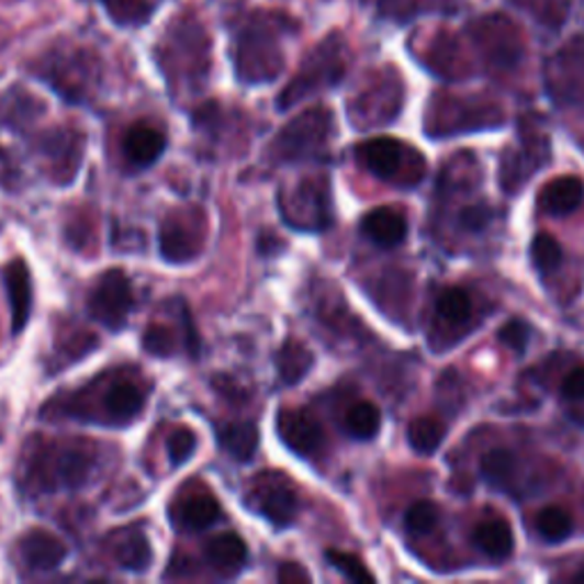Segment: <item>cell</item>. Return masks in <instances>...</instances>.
Masks as SVG:
<instances>
[{
    "mask_svg": "<svg viewBox=\"0 0 584 584\" xmlns=\"http://www.w3.org/2000/svg\"><path fill=\"white\" fill-rule=\"evenodd\" d=\"M292 27L281 14H251L233 40V67L245 85L274 82L283 67V33Z\"/></svg>",
    "mask_w": 584,
    "mask_h": 584,
    "instance_id": "cell-1",
    "label": "cell"
},
{
    "mask_svg": "<svg viewBox=\"0 0 584 584\" xmlns=\"http://www.w3.org/2000/svg\"><path fill=\"white\" fill-rule=\"evenodd\" d=\"M156 57L171 87L199 90L211 71V40L206 27L192 12L181 14L167 25Z\"/></svg>",
    "mask_w": 584,
    "mask_h": 584,
    "instance_id": "cell-2",
    "label": "cell"
},
{
    "mask_svg": "<svg viewBox=\"0 0 584 584\" xmlns=\"http://www.w3.org/2000/svg\"><path fill=\"white\" fill-rule=\"evenodd\" d=\"M99 448L85 438H57L48 441L27 463V484L35 491H76L94 478Z\"/></svg>",
    "mask_w": 584,
    "mask_h": 584,
    "instance_id": "cell-3",
    "label": "cell"
},
{
    "mask_svg": "<svg viewBox=\"0 0 584 584\" xmlns=\"http://www.w3.org/2000/svg\"><path fill=\"white\" fill-rule=\"evenodd\" d=\"M347 69V48L340 35H329L323 44H317L302 63L295 74L277 99L279 110H290L300 101L334 87Z\"/></svg>",
    "mask_w": 584,
    "mask_h": 584,
    "instance_id": "cell-4",
    "label": "cell"
},
{
    "mask_svg": "<svg viewBox=\"0 0 584 584\" xmlns=\"http://www.w3.org/2000/svg\"><path fill=\"white\" fill-rule=\"evenodd\" d=\"M334 135V114L327 108H311L290 120L270 144V160L292 165L317 158Z\"/></svg>",
    "mask_w": 584,
    "mask_h": 584,
    "instance_id": "cell-5",
    "label": "cell"
},
{
    "mask_svg": "<svg viewBox=\"0 0 584 584\" xmlns=\"http://www.w3.org/2000/svg\"><path fill=\"white\" fill-rule=\"evenodd\" d=\"M279 213L295 231H325L334 222L332 188L327 177H304L295 188L279 192Z\"/></svg>",
    "mask_w": 584,
    "mask_h": 584,
    "instance_id": "cell-6",
    "label": "cell"
},
{
    "mask_svg": "<svg viewBox=\"0 0 584 584\" xmlns=\"http://www.w3.org/2000/svg\"><path fill=\"white\" fill-rule=\"evenodd\" d=\"M245 505L281 530L295 523L300 514L297 488L279 471L258 473L245 491Z\"/></svg>",
    "mask_w": 584,
    "mask_h": 584,
    "instance_id": "cell-7",
    "label": "cell"
},
{
    "mask_svg": "<svg viewBox=\"0 0 584 584\" xmlns=\"http://www.w3.org/2000/svg\"><path fill=\"white\" fill-rule=\"evenodd\" d=\"M206 243V217L199 209L169 213L158 233L160 256L171 266H186L199 258Z\"/></svg>",
    "mask_w": 584,
    "mask_h": 584,
    "instance_id": "cell-8",
    "label": "cell"
},
{
    "mask_svg": "<svg viewBox=\"0 0 584 584\" xmlns=\"http://www.w3.org/2000/svg\"><path fill=\"white\" fill-rule=\"evenodd\" d=\"M133 304V285L122 270H108L101 274L90 292V300H87L90 315L110 332H122L126 327Z\"/></svg>",
    "mask_w": 584,
    "mask_h": 584,
    "instance_id": "cell-9",
    "label": "cell"
},
{
    "mask_svg": "<svg viewBox=\"0 0 584 584\" xmlns=\"http://www.w3.org/2000/svg\"><path fill=\"white\" fill-rule=\"evenodd\" d=\"M97 60L87 50H60L48 55L42 76L69 101H82L97 80Z\"/></svg>",
    "mask_w": 584,
    "mask_h": 584,
    "instance_id": "cell-10",
    "label": "cell"
},
{
    "mask_svg": "<svg viewBox=\"0 0 584 584\" xmlns=\"http://www.w3.org/2000/svg\"><path fill=\"white\" fill-rule=\"evenodd\" d=\"M277 431L285 448L300 457H313L325 446V429L306 408H281Z\"/></svg>",
    "mask_w": 584,
    "mask_h": 584,
    "instance_id": "cell-11",
    "label": "cell"
},
{
    "mask_svg": "<svg viewBox=\"0 0 584 584\" xmlns=\"http://www.w3.org/2000/svg\"><path fill=\"white\" fill-rule=\"evenodd\" d=\"M142 342H144V349L154 357H160V359H167V357H173L179 352V347L183 345L188 349L190 357H199V334H196V327H194V319L190 315V308L181 302V323L179 325H162V323H156V325H149L142 336Z\"/></svg>",
    "mask_w": 584,
    "mask_h": 584,
    "instance_id": "cell-12",
    "label": "cell"
},
{
    "mask_svg": "<svg viewBox=\"0 0 584 584\" xmlns=\"http://www.w3.org/2000/svg\"><path fill=\"white\" fill-rule=\"evenodd\" d=\"M169 516L181 532H203L222 518V507L211 491L192 488L179 495L169 509Z\"/></svg>",
    "mask_w": 584,
    "mask_h": 584,
    "instance_id": "cell-13",
    "label": "cell"
},
{
    "mask_svg": "<svg viewBox=\"0 0 584 584\" xmlns=\"http://www.w3.org/2000/svg\"><path fill=\"white\" fill-rule=\"evenodd\" d=\"M67 546L48 530H31L25 532L16 543L19 562L31 573H48L55 571L67 560Z\"/></svg>",
    "mask_w": 584,
    "mask_h": 584,
    "instance_id": "cell-14",
    "label": "cell"
},
{
    "mask_svg": "<svg viewBox=\"0 0 584 584\" xmlns=\"http://www.w3.org/2000/svg\"><path fill=\"white\" fill-rule=\"evenodd\" d=\"M146 402V391L131 382V379H114L105 389L103 397H99L101 412H103V423L110 425H128L133 423L144 408Z\"/></svg>",
    "mask_w": 584,
    "mask_h": 584,
    "instance_id": "cell-15",
    "label": "cell"
},
{
    "mask_svg": "<svg viewBox=\"0 0 584 584\" xmlns=\"http://www.w3.org/2000/svg\"><path fill=\"white\" fill-rule=\"evenodd\" d=\"M3 283L12 311V332L21 334L33 315V279L21 258L12 260L3 270Z\"/></svg>",
    "mask_w": 584,
    "mask_h": 584,
    "instance_id": "cell-16",
    "label": "cell"
},
{
    "mask_svg": "<svg viewBox=\"0 0 584 584\" xmlns=\"http://www.w3.org/2000/svg\"><path fill=\"white\" fill-rule=\"evenodd\" d=\"M165 149H167V135L149 122L133 124L126 131L124 142H122L124 158L128 160V165L137 169H146V167L156 165L160 156L165 154Z\"/></svg>",
    "mask_w": 584,
    "mask_h": 584,
    "instance_id": "cell-17",
    "label": "cell"
},
{
    "mask_svg": "<svg viewBox=\"0 0 584 584\" xmlns=\"http://www.w3.org/2000/svg\"><path fill=\"white\" fill-rule=\"evenodd\" d=\"M359 160L382 181L397 179V173L404 162V144L395 137H374L359 146Z\"/></svg>",
    "mask_w": 584,
    "mask_h": 584,
    "instance_id": "cell-18",
    "label": "cell"
},
{
    "mask_svg": "<svg viewBox=\"0 0 584 584\" xmlns=\"http://www.w3.org/2000/svg\"><path fill=\"white\" fill-rule=\"evenodd\" d=\"M110 552L120 569L131 573H146L154 562V550L142 530L126 528L110 537Z\"/></svg>",
    "mask_w": 584,
    "mask_h": 584,
    "instance_id": "cell-19",
    "label": "cell"
},
{
    "mask_svg": "<svg viewBox=\"0 0 584 584\" xmlns=\"http://www.w3.org/2000/svg\"><path fill=\"white\" fill-rule=\"evenodd\" d=\"M361 233L377 247L393 249L404 243L408 224L404 215L393 209H374L361 220Z\"/></svg>",
    "mask_w": 584,
    "mask_h": 584,
    "instance_id": "cell-20",
    "label": "cell"
},
{
    "mask_svg": "<svg viewBox=\"0 0 584 584\" xmlns=\"http://www.w3.org/2000/svg\"><path fill=\"white\" fill-rule=\"evenodd\" d=\"M206 560L222 577L238 575L247 564V543L233 532L217 535L206 543Z\"/></svg>",
    "mask_w": 584,
    "mask_h": 584,
    "instance_id": "cell-21",
    "label": "cell"
},
{
    "mask_svg": "<svg viewBox=\"0 0 584 584\" xmlns=\"http://www.w3.org/2000/svg\"><path fill=\"white\" fill-rule=\"evenodd\" d=\"M473 541L475 546L486 554V558L503 562L514 552V532L512 525L501 518V516H491L484 518L482 523L475 525L473 530Z\"/></svg>",
    "mask_w": 584,
    "mask_h": 584,
    "instance_id": "cell-22",
    "label": "cell"
},
{
    "mask_svg": "<svg viewBox=\"0 0 584 584\" xmlns=\"http://www.w3.org/2000/svg\"><path fill=\"white\" fill-rule=\"evenodd\" d=\"M584 201V183L577 177L552 179L541 192V209L548 215L564 217L575 213Z\"/></svg>",
    "mask_w": 584,
    "mask_h": 584,
    "instance_id": "cell-23",
    "label": "cell"
},
{
    "mask_svg": "<svg viewBox=\"0 0 584 584\" xmlns=\"http://www.w3.org/2000/svg\"><path fill=\"white\" fill-rule=\"evenodd\" d=\"M217 443L220 448L240 463H247L254 459L258 443H260V434L256 423L251 420H238V423H226L217 427Z\"/></svg>",
    "mask_w": 584,
    "mask_h": 584,
    "instance_id": "cell-24",
    "label": "cell"
},
{
    "mask_svg": "<svg viewBox=\"0 0 584 584\" xmlns=\"http://www.w3.org/2000/svg\"><path fill=\"white\" fill-rule=\"evenodd\" d=\"M313 361H315L313 352L304 342L288 338L274 355V366H277V374L281 379V384L285 386L300 384L302 379L311 372Z\"/></svg>",
    "mask_w": 584,
    "mask_h": 584,
    "instance_id": "cell-25",
    "label": "cell"
},
{
    "mask_svg": "<svg viewBox=\"0 0 584 584\" xmlns=\"http://www.w3.org/2000/svg\"><path fill=\"white\" fill-rule=\"evenodd\" d=\"M110 21L120 27H142L151 21L162 0H101Z\"/></svg>",
    "mask_w": 584,
    "mask_h": 584,
    "instance_id": "cell-26",
    "label": "cell"
},
{
    "mask_svg": "<svg viewBox=\"0 0 584 584\" xmlns=\"http://www.w3.org/2000/svg\"><path fill=\"white\" fill-rule=\"evenodd\" d=\"M446 434H448L446 423L441 418H436V416L414 418L412 423H408V429H406L408 446H412L418 454H425V457L434 454L438 448L443 446Z\"/></svg>",
    "mask_w": 584,
    "mask_h": 584,
    "instance_id": "cell-27",
    "label": "cell"
},
{
    "mask_svg": "<svg viewBox=\"0 0 584 584\" xmlns=\"http://www.w3.org/2000/svg\"><path fill=\"white\" fill-rule=\"evenodd\" d=\"M382 429V412L372 402H357L347 408L345 431L357 441H370Z\"/></svg>",
    "mask_w": 584,
    "mask_h": 584,
    "instance_id": "cell-28",
    "label": "cell"
},
{
    "mask_svg": "<svg viewBox=\"0 0 584 584\" xmlns=\"http://www.w3.org/2000/svg\"><path fill=\"white\" fill-rule=\"evenodd\" d=\"M537 532L541 535V539H546L550 543L566 541L573 532L571 514L558 505H550V507L541 509L537 516Z\"/></svg>",
    "mask_w": 584,
    "mask_h": 584,
    "instance_id": "cell-29",
    "label": "cell"
},
{
    "mask_svg": "<svg viewBox=\"0 0 584 584\" xmlns=\"http://www.w3.org/2000/svg\"><path fill=\"white\" fill-rule=\"evenodd\" d=\"M436 313L450 325H463L469 323L473 315V304L461 288H448L441 292V297L436 302Z\"/></svg>",
    "mask_w": 584,
    "mask_h": 584,
    "instance_id": "cell-30",
    "label": "cell"
},
{
    "mask_svg": "<svg viewBox=\"0 0 584 584\" xmlns=\"http://www.w3.org/2000/svg\"><path fill=\"white\" fill-rule=\"evenodd\" d=\"M530 256H532L535 268L539 272L548 274V272H554L562 266L564 251H562V245L552 236H548V233H537L532 245H530Z\"/></svg>",
    "mask_w": 584,
    "mask_h": 584,
    "instance_id": "cell-31",
    "label": "cell"
},
{
    "mask_svg": "<svg viewBox=\"0 0 584 584\" xmlns=\"http://www.w3.org/2000/svg\"><path fill=\"white\" fill-rule=\"evenodd\" d=\"M514 465H516V459L507 448H495L482 457L480 471L486 482L501 486L512 478Z\"/></svg>",
    "mask_w": 584,
    "mask_h": 584,
    "instance_id": "cell-32",
    "label": "cell"
},
{
    "mask_svg": "<svg viewBox=\"0 0 584 584\" xmlns=\"http://www.w3.org/2000/svg\"><path fill=\"white\" fill-rule=\"evenodd\" d=\"M196 450V434L188 427H179L173 429L167 438V454H169V463L173 469H181L183 463H188L192 459Z\"/></svg>",
    "mask_w": 584,
    "mask_h": 584,
    "instance_id": "cell-33",
    "label": "cell"
},
{
    "mask_svg": "<svg viewBox=\"0 0 584 584\" xmlns=\"http://www.w3.org/2000/svg\"><path fill=\"white\" fill-rule=\"evenodd\" d=\"M438 507L431 501H418L404 514V525L408 532L414 535H429L438 523Z\"/></svg>",
    "mask_w": 584,
    "mask_h": 584,
    "instance_id": "cell-34",
    "label": "cell"
},
{
    "mask_svg": "<svg viewBox=\"0 0 584 584\" xmlns=\"http://www.w3.org/2000/svg\"><path fill=\"white\" fill-rule=\"evenodd\" d=\"M327 560L336 571H340L347 580L352 582H374V575L366 569V564L357 558V554L340 552V550H329Z\"/></svg>",
    "mask_w": 584,
    "mask_h": 584,
    "instance_id": "cell-35",
    "label": "cell"
},
{
    "mask_svg": "<svg viewBox=\"0 0 584 584\" xmlns=\"http://www.w3.org/2000/svg\"><path fill=\"white\" fill-rule=\"evenodd\" d=\"M498 338L503 345L514 349L516 355H523L530 340V325L525 323V319H509V323L501 329Z\"/></svg>",
    "mask_w": 584,
    "mask_h": 584,
    "instance_id": "cell-36",
    "label": "cell"
},
{
    "mask_svg": "<svg viewBox=\"0 0 584 584\" xmlns=\"http://www.w3.org/2000/svg\"><path fill=\"white\" fill-rule=\"evenodd\" d=\"M562 395L571 402L584 400V366L571 370L562 382Z\"/></svg>",
    "mask_w": 584,
    "mask_h": 584,
    "instance_id": "cell-37",
    "label": "cell"
},
{
    "mask_svg": "<svg viewBox=\"0 0 584 584\" xmlns=\"http://www.w3.org/2000/svg\"><path fill=\"white\" fill-rule=\"evenodd\" d=\"M488 220H491V213H488L486 209H482V206L465 209V211L461 213V224H463L465 228H469V231H480V228H484V226L488 224Z\"/></svg>",
    "mask_w": 584,
    "mask_h": 584,
    "instance_id": "cell-38",
    "label": "cell"
},
{
    "mask_svg": "<svg viewBox=\"0 0 584 584\" xmlns=\"http://www.w3.org/2000/svg\"><path fill=\"white\" fill-rule=\"evenodd\" d=\"M279 577L283 582H300V580H308V575L304 573V569L300 564H281V571H279Z\"/></svg>",
    "mask_w": 584,
    "mask_h": 584,
    "instance_id": "cell-39",
    "label": "cell"
},
{
    "mask_svg": "<svg viewBox=\"0 0 584 584\" xmlns=\"http://www.w3.org/2000/svg\"><path fill=\"white\" fill-rule=\"evenodd\" d=\"M573 580H575V582H584V573H580V575H575Z\"/></svg>",
    "mask_w": 584,
    "mask_h": 584,
    "instance_id": "cell-40",
    "label": "cell"
}]
</instances>
